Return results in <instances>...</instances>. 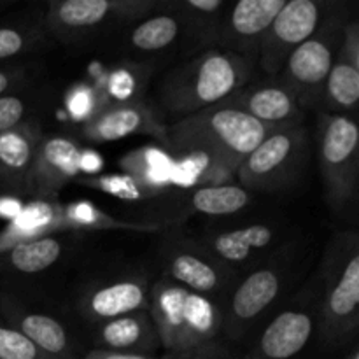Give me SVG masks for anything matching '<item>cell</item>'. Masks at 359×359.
<instances>
[{"label": "cell", "instance_id": "obj_25", "mask_svg": "<svg viewBox=\"0 0 359 359\" xmlns=\"http://www.w3.org/2000/svg\"><path fill=\"white\" fill-rule=\"evenodd\" d=\"M65 248L67 242L63 241V235H44L18 242L0 252V273H41L62 258Z\"/></svg>", "mask_w": 359, "mask_h": 359}, {"label": "cell", "instance_id": "obj_41", "mask_svg": "<svg viewBox=\"0 0 359 359\" xmlns=\"http://www.w3.org/2000/svg\"><path fill=\"white\" fill-rule=\"evenodd\" d=\"M344 359H359V349H358V346L351 347V351L346 354V358H344Z\"/></svg>", "mask_w": 359, "mask_h": 359}, {"label": "cell", "instance_id": "obj_26", "mask_svg": "<svg viewBox=\"0 0 359 359\" xmlns=\"http://www.w3.org/2000/svg\"><path fill=\"white\" fill-rule=\"evenodd\" d=\"M181 35L182 25L179 16L160 2L154 13L132 25L128 48L139 55H158L172 48Z\"/></svg>", "mask_w": 359, "mask_h": 359}, {"label": "cell", "instance_id": "obj_40", "mask_svg": "<svg viewBox=\"0 0 359 359\" xmlns=\"http://www.w3.org/2000/svg\"><path fill=\"white\" fill-rule=\"evenodd\" d=\"M4 196H20V195H16V193H14L13 189H11L9 186L6 184V182L0 181V198H4ZM20 198H21V196H20Z\"/></svg>", "mask_w": 359, "mask_h": 359}, {"label": "cell", "instance_id": "obj_38", "mask_svg": "<svg viewBox=\"0 0 359 359\" xmlns=\"http://www.w3.org/2000/svg\"><path fill=\"white\" fill-rule=\"evenodd\" d=\"M102 158L98 153H93V151H81V158H79V168L81 172L88 174L86 177H91L93 174L102 170Z\"/></svg>", "mask_w": 359, "mask_h": 359}, {"label": "cell", "instance_id": "obj_28", "mask_svg": "<svg viewBox=\"0 0 359 359\" xmlns=\"http://www.w3.org/2000/svg\"><path fill=\"white\" fill-rule=\"evenodd\" d=\"M255 200V193L242 188L237 182H224L196 188L191 193L186 214H205V216H230L244 210Z\"/></svg>", "mask_w": 359, "mask_h": 359}, {"label": "cell", "instance_id": "obj_20", "mask_svg": "<svg viewBox=\"0 0 359 359\" xmlns=\"http://www.w3.org/2000/svg\"><path fill=\"white\" fill-rule=\"evenodd\" d=\"M0 311L14 330L51 359H77L72 340L58 319L32 312L14 294L0 290Z\"/></svg>", "mask_w": 359, "mask_h": 359}, {"label": "cell", "instance_id": "obj_16", "mask_svg": "<svg viewBox=\"0 0 359 359\" xmlns=\"http://www.w3.org/2000/svg\"><path fill=\"white\" fill-rule=\"evenodd\" d=\"M286 0H241L228 7L216 44L244 58L258 56L259 44Z\"/></svg>", "mask_w": 359, "mask_h": 359}, {"label": "cell", "instance_id": "obj_1", "mask_svg": "<svg viewBox=\"0 0 359 359\" xmlns=\"http://www.w3.org/2000/svg\"><path fill=\"white\" fill-rule=\"evenodd\" d=\"M318 333L330 349L353 342L359 328V238L337 233L328 242L318 270Z\"/></svg>", "mask_w": 359, "mask_h": 359}, {"label": "cell", "instance_id": "obj_12", "mask_svg": "<svg viewBox=\"0 0 359 359\" xmlns=\"http://www.w3.org/2000/svg\"><path fill=\"white\" fill-rule=\"evenodd\" d=\"M326 16L321 0H286L272 21L258 49L259 67L269 76H279L287 56L311 39Z\"/></svg>", "mask_w": 359, "mask_h": 359}, {"label": "cell", "instance_id": "obj_15", "mask_svg": "<svg viewBox=\"0 0 359 359\" xmlns=\"http://www.w3.org/2000/svg\"><path fill=\"white\" fill-rule=\"evenodd\" d=\"M283 242L279 226L269 223H251L231 230L205 235L202 244L233 272L252 269L276 252Z\"/></svg>", "mask_w": 359, "mask_h": 359}, {"label": "cell", "instance_id": "obj_17", "mask_svg": "<svg viewBox=\"0 0 359 359\" xmlns=\"http://www.w3.org/2000/svg\"><path fill=\"white\" fill-rule=\"evenodd\" d=\"M318 330V309L293 305L266 325L245 359H294Z\"/></svg>", "mask_w": 359, "mask_h": 359}, {"label": "cell", "instance_id": "obj_36", "mask_svg": "<svg viewBox=\"0 0 359 359\" xmlns=\"http://www.w3.org/2000/svg\"><path fill=\"white\" fill-rule=\"evenodd\" d=\"M28 79H30V69L27 65H18V63L0 65V97L23 91Z\"/></svg>", "mask_w": 359, "mask_h": 359}, {"label": "cell", "instance_id": "obj_3", "mask_svg": "<svg viewBox=\"0 0 359 359\" xmlns=\"http://www.w3.org/2000/svg\"><path fill=\"white\" fill-rule=\"evenodd\" d=\"M251 76L248 58L224 49H207L165 76L160 102L168 116L182 119L224 102L249 84Z\"/></svg>", "mask_w": 359, "mask_h": 359}, {"label": "cell", "instance_id": "obj_35", "mask_svg": "<svg viewBox=\"0 0 359 359\" xmlns=\"http://www.w3.org/2000/svg\"><path fill=\"white\" fill-rule=\"evenodd\" d=\"M32 116V98L30 95L18 91L0 97V132H7L23 123L30 121Z\"/></svg>", "mask_w": 359, "mask_h": 359}, {"label": "cell", "instance_id": "obj_7", "mask_svg": "<svg viewBox=\"0 0 359 359\" xmlns=\"http://www.w3.org/2000/svg\"><path fill=\"white\" fill-rule=\"evenodd\" d=\"M318 160L328 209L347 212L356 200L359 174V128L356 118L321 112L318 125Z\"/></svg>", "mask_w": 359, "mask_h": 359}, {"label": "cell", "instance_id": "obj_33", "mask_svg": "<svg viewBox=\"0 0 359 359\" xmlns=\"http://www.w3.org/2000/svg\"><path fill=\"white\" fill-rule=\"evenodd\" d=\"M77 184L84 188L97 189V191L111 195L114 198L126 200V202H140L144 198H151L149 193L128 174H109V175H91V177H77Z\"/></svg>", "mask_w": 359, "mask_h": 359}, {"label": "cell", "instance_id": "obj_6", "mask_svg": "<svg viewBox=\"0 0 359 359\" xmlns=\"http://www.w3.org/2000/svg\"><path fill=\"white\" fill-rule=\"evenodd\" d=\"M309 160V135L302 121L272 126L265 139L238 167L235 179L242 188L279 191L298 182Z\"/></svg>", "mask_w": 359, "mask_h": 359}, {"label": "cell", "instance_id": "obj_37", "mask_svg": "<svg viewBox=\"0 0 359 359\" xmlns=\"http://www.w3.org/2000/svg\"><path fill=\"white\" fill-rule=\"evenodd\" d=\"M161 359H233L226 346L221 342L210 344V346L200 347V349L188 351L181 354H165Z\"/></svg>", "mask_w": 359, "mask_h": 359}, {"label": "cell", "instance_id": "obj_4", "mask_svg": "<svg viewBox=\"0 0 359 359\" xmlns=\"http://www.w3.org/2000/svg\"><path fill=\"white\" fill-rule=\"evenodd\" d=\"M149 314L165 354H181L219 342L224 307L161 277L151 286Z\"/></svg>", "mask_w": 359, "mask_h": 359}, {"label": "cell", "instance_id": "obj_32", "mask_svg": "<svg viewBox=\"0 0 359 359\" xmlns=\"http://www.w3.org/2000/svg\"><path fill=\"white\" fill-rule=\"evenodd\" d=\"M109 104L105 91L102 88V81L97 83H77L67 91L65 107L67 114L76 123L84 125L90 121L100 109H104Z\"/></svg>", "mask_w": 359, "mask_h": 359}, {"label": "cell", "instance_id": "obj_2", "mask_svg": "<svg viewBox=\"0 0 359 359\" xmlns=\"http://www.w3.org/2000/svg\"><path fill=\"white\" fill-rule=\"evenodd\" d=\"M269 130L270 126L241 109L221 102L167 126L165 149L170 154L200 151L237 174L242 161L265 139Z\"/></svg>", "mask_w": 359, "mask_h": 359}, {"label": "cell", "instance_id": "obj_21", "mask_svg": "<svg viewBox=\"0 0 359 359\" xmlns=\"http://www.w3.org/2000/svg\"><path fill=\"white\" fill-rule=\"evenodd\" d=\"M224 102L270 128L298 123L304 116L297 97L280 81L249 83L230 95Z\"/></svg>", "mask_w": 359, "mask_h": 359}, {"label": "cell", "instance_id": "obj_27", "mask_svg": "<svg viewBox=\"0 0 359 359\" xmlns=\"http://www.w3.org/2000/svg\"><path fill=\"white\" fill-rule=\"evenodd\" d=\"M125 174L132 175L151 196L174 184V156L163 147L146 146L132 151L119 161Z\"/></svg>", "mask_w": 359, "mask_h": 359}, {"label": "cell", "instance_id": "obj_14", "mask_svg": "<svg viewBox=\"0 0 359 359\" xmlns=\"http://www.w3.org/2000/svg\"><path fill=\"white\" fill-rule=\"evenodd\" d=\"M81 135L90 144L116 142L132 135L153 137L165 147L168 142L167 126L144 100L107 104L90 121L81 125Z\"/></svg>", "mask_w": 359, "mask_h": 359}, {"label": "cell", "instance_id": "obj_23", "mask_svg": "<svg viewBox=\"0 0 359 359\" xmlns=\"http://www.w3.org/2000/svg\"><path fill=\"white\" fill-rule=\"evenodd\" d=\"M97 340L102 346L100 349L116 353L153 356L154 351L161 349L160 337L149 311H139L102 323L98 325Z\"/></svg>", "mask_w": 359, "mask_h": 359}, {"label": "cell", "instance_id": "obj_30", "mask_svg": "<svg viewBox=\"0 0 359 359\" xmlns=\"http://www.w3.org/2000/svg\"><path fill=\"white\" fill-rule=\"evenodd\" d=\"M46 42L44 23L28 20H0V65L37 51Z\"/></svg>", "mask_w": 359, "mask_h": 359}, {"label": "cell", "instance_id": "obj_34", "mask_svg": "<svg viewBox=\"0 0 359 359\" xmlns=\"http://www.w3.org/2000/svg\"><path fill=\"white\" fill-rule=\"evenodd\" d=\"M0 359H51L7 323L0 311Z\"/></svg>", "mask_w": 359, "mask_h": 359}, {"label": "cell", "instance_id": "obj_8", "mask_svg": "<svg viewBox=\"0 0 359 359\" xmlns=\"http://www.w3.org/2000/svg\"><path fill=\"white\" fill-rule=\"evenodd\" d=\"M158 6V0H60L48 4L42 23L63 44H76L137 23Z\"/></svg>", "mask_w": 359, "mask_h": 359}, {"label": "cell", "instance_id": "obj_31", "mask_svg": "<svg viewBox=\"0 0 359 359\" xmlns=\"http://www.w3.org/2000/svg\"><path fill=\"white\" fill-rule=\"evenodd\" d=\"M147 69L139 63H123L109 70L102 79L109 104H125L140 100V93L146 83Z\"/></svg>", "mask_w": 359, "mask_h": 359}, {"label": "cell", "instance_id": "obj_5", "mask_svg": "<svg viewBox=\"0 0 359 359\" xmlns=\"http://www.w3.org/2000/svg\"><path fill=\"white\" fill-rule=\"evenodd\" d=\"M160 223H139L111 216L86 200L62 203L58 200H30L23 210L0 231V252L18 242L44 235L88 233V231H132L156 233Z\"/></svg>", "mask_w": 359, "mask_h": 359}, {"label": "cell", "instance_id": "obj_22", "mask_svg": "<svg viewBox=\"0 0 359 359\" xmlns=\"http://www.w3.org/2000/svg\"><path fill=\"white\" fill-rule=\"evenodd\" d=\"M42 137L44 130L35 118L16 128L0 132V181L21 198Z\"/></svg>", "mask_w": 359, "mask_h": 359}, {"label": "cell", "instance_id": "obj_29", "mask_svg": "<svg viewBox=\"0 0 359 359\" xmlns=\"http://www.w3.org/2000/svg\"><path fill=\"white\" fill-rule=\"evenodd\" d=\"M175 161L174 184L184 188H202V186L224 184L231 182L235 174L212 156L200 151L172 154Z\"/></svg>", "mask_w": 359, "mask_h": 359}, {"label": "cell", "instance_id": "obj_9", "mask_svg": "<svg viewBox=\"0 0 359 359\" xmlns=\"http://www.w3.org/2000/svg\"><path fill=\"white\" fill-rule=\"evenodd\" d=\"M344 14L326 13L311 39L298 46L279 72V81L297 97L302 111L312 109L321 102L325 83L346 30Z\"/></svg>", "mask_w": 359, "mask_h": 359}, {"label": "cell", "instance_id": "obj_10", "mask_svg": "<svg viewBox=\"0 0 359 359\" xmlns=\"http://www.w3.org/2000/svg\"><path fill=\"white\" fill-rule=\"evenodd\" d=\"M287 252L276 251L235 283L224 304L223 333L231 340L244 339L258 319L283 297L287 283Z\"/></svg>", "mask_w": 359, "mask_h": 359}, {"label": "cell", "instance_id": "obj_19", "mask_svg": "<svg viewBox=\"0 0 359 359\" xmlns=\"http://www.w3.org/2000/svg\"><path fill=\"white\" fill-rule=\"evenodd\" d=\"M359 102V25L351 21L323 90V112L356 118Z\"/></svg>", "mask_w": 359, "mask_h": 359}, {"label": "cell", "instance_id": "obj_39", "mask_svg": "<svg viewBox=\"0 0 359 359\" xmlns=\"http://www.w3.org/2000/svg\"><path fill=\"white\" fill-rule=\"evenodd\" d=\"M83 359H161L154 356H146V354H128V353H116V351L107 349H93L86 354Z\"/></svg>", "mask_w": 359, "mask_h": 359}, {"label": "cell", "instance_id": "obj_24", "mask_svg": "<svg viewBox=\"0 0 359 359\" xmlns=\"http://www.w3.org/2000/svg\"><path fill=\"white\" fill-rule=\"evenodd\" d=\"M163 4L181 20L182 35L189 49L216 44L221 23L230 7L224 0H168Z\"/></svg>", "mask_w": 359, "mask_h": 359}, {"label": "cell", "instance_id": "obj_18", "mask_svg": "<svg viewBox=\"0 0 359 359\" xmlns=\"http://www.w3.org/2000/svg\"><path fill=\"white\" fill-rule=\"evenodd\" d=\"M151 286L144 276H125L90 287L79 311L91 325L112 321L121 316L149 309Z\"/></svg>", "mask_w": 359, "mask_h": 359}, {"label": "cell", "instance_id": "obj_11", "mask_svg": "<svg viewBox=\"0 0 359 359\" xmlns=\"http://www.w3.org/2000/svg\"><path fill=\"white\" fill-rule=\"evenodd\" d=\"M161 259L167 279L223 307L237 283V272L223 265L202 242L172 238L161 249Z\"/></svg>", "mask_w": 359, "mask_h": 359}, {"label": "cell", "instance_id": "obj_13", "mask_svg": "<svg viewBox=\"0 0 359 359\" xmlns=\"http://www.w3.org/2000/svg\"><path fill=\"white\" fill-rule=\"evenodd\" d=\"M83 146L63 133H44L28 172L25 196L32 200H58L63 186L81 174Z\"/></svg>", "mask_w": 359, "mask_h": 359}]
</instances>
